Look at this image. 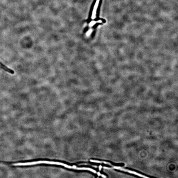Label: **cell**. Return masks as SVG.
<instances>
[{
  "label": "cell",
  "mask_w": 178,
  "mask_h": 178,
  "mask_svg": "<svg viewBox=\"0 0 178 178\" xmlns=\"http://www.w3.org/2000/svg\"><path fill=\"white\" fill-rule=\"evenodd\" d=\"M124 168L125 169H128V170H129L134 171V172H136L140 174L143 175L144 176H146V177H150V178L155 177L152 176H150L147 175L145 173H143V172H140L138 170H136V169H133L132 168H129V167H125Z\"/></svg>",
  "instance_id": "7a4b0ae2"
},
{
  "label": "cell",
  "mask_w": 178,
  "mask_h": 178,
  "mask_svg": "<svg viewBox=\"0 0 178 178\" xmlns=\"http://www.w3.org/2000/svg\"><path fill=\"white\" fill-rule=\"evenodd\" d=\"M114 170H115V171L118 172H120L123 173H124L125 174H126V175H129L131 176H133L134 177H141L140 176H139L137 175H135L134 174H132V173H130L128 172H124V171H122L121 170H119V169H114Z\"/></svg>",
  "instance_id": "3957f363"
},
{
  "label": "cell",
  "mask_w": 178,
  "mask_h": 178,
  "mask_svg": "<svg viewBox=\"0 0 178 178\" xmlns=\"http://www.w3.org/2000/svg\"><path fill=\"white\" fill-rule=\"evenodd\" d=\"M109 163H111L114 166L116 167H123L124 166L125 164L124 163H116L111 161H109Z\"/></svg>",
  "instance_id": "277c9868"
},
{
  "label": "cell",
  "mask_w": 178,
  "mask_h": 178,
  "mask_svg": "<svg viewBox=\"0 0 178 178\" xmlns=\"http://www.w3.org/2000/svg\"><path fill=\"white\" fill-rule=\"evenodd\" d=\"M102 0H100V2L99 4V6L97 8V20H98L99 19V12H100V8L101 5L102 3Z\"/></svg>",
  "instance_id": "5b68a950"
},
{
  "label": "cell",
  "mask_w": 178,
  "mask_h": 178,
  "mask_svg": "<svg viewBox=\"0 0 178 178\" xmlns=\"http://www.w3.org/2000/svg\"><path fill=\"white\" fill-rule=\"evenodd\" d=\"M0 68H1L2 69L12 74H14V72L13 70L8 68L5 65L2 64L1 61H0Z\"/></svg>",
  "instance_id": "6da1fadb"
}]
</instances>
